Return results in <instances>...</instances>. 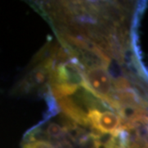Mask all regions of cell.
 Instances as JSON below:
<instances>
[{
	"mask_svg": "<svg viewBox=\"0 0 148 148\" xmlns=\"http://www.w3.org/2000/svg\"><path fill=\"white\" fill-rule=\"evenodd\" d=\"M84 88L111 106H114L113 81L107 69L103 66H94L83 73Z\"/></svg>",
	"mask_w": 148,
	"mask_h": 148,
	"instance_id": "1",
	"label": "cell"
},
{
	"mask_svg": "<svg viewBox=\"0 0 148 148\" xmlns=\"http://www.w3.org/2000/svg\"><path fill=\"white\" fill-rule=\"evenodd\" d=\"M86 119L88 125L103 134L117 137L123 131L121 118L113 111L108 110L102 111L96 108H92L88 111Z\"/></svg>",
	"mask_w": 148,
	"mask_h": 148,
	"instance_id": "2",
	"label": "cell"
},
{
	"mask_svg": "<svg viewBox=\"0 0 148 148\" xmlns=\"http://www.w3.org/2000/svg\"><path fill=\"white\" fill-rule=\"evenodd\" d=\"M53 61L52 59H46L44 63L38 65L27 77L23 84L25 90L31 87L39 86L45 83L48 80L51 79L53 73Z\"/></svg>",
	"mask_w": 148,
	"mask_h": 148,
	"instance_id": "3",
	"label": "cell"
},
{
	"mask_svg": "<svg viewBox=\"0 0 148 148\" xmlns=\"http://www.w3.org/2000/svg\"><path fill=\"white\" fill-rule=\"evenodd\" d=\"M61 110L67 116L70 117L73 121L79 123L82 125H88L86 114L77 104H76L71 98L63 97L58 99Z\"/></svg>",
	"mask_w": 148,
	"mask_h": 148,
	"instance_id": "4",
	"label": "cell"
},
{
	"mask_svg": "<svg viewBox=\"0 0 148 148\" xmlns=\"http://www.w3.org/2000/svg\"><path fill=\"white\" fill-rule=\"evenodd\" d=\"M68 127H62L56 123H51L47 126L46 133L49 137L53 138H61L66 135V132L68 131Z\"/></svg>",
	"mask_w": 148,
	"mask_h": 148,
	"instance_id": "5",
	"label": "cell"
},
{
	"mask_svg": "<svg viewBox=\"0 0 148 148\" xmlns=\"http://www.w3.org/2000/svg\"><path fill=\"white\" fill-rule=\"evenodd\" d=\"M23 148H54L53 144L43 140H32L27 143Z\"/></svg>",
	"mask_w": 148,
	"mask_h": 148,
	"instance_id": "6",
	"label": "cell"
},
{
	"mask_svg": "<svg viewBox=\"0 0 148 148\" xmlns=\"http://www.w3.org/2000/svg\"><path fill=\"white\" fill-rule=\"evenodd\" d=\"M96 148H99V147H96Z\"/></svg>",
	"mask_w": 148,
	"mask_h": 148,
	"instance_id": "7",
	"label": "cell"
}]
</instances>
